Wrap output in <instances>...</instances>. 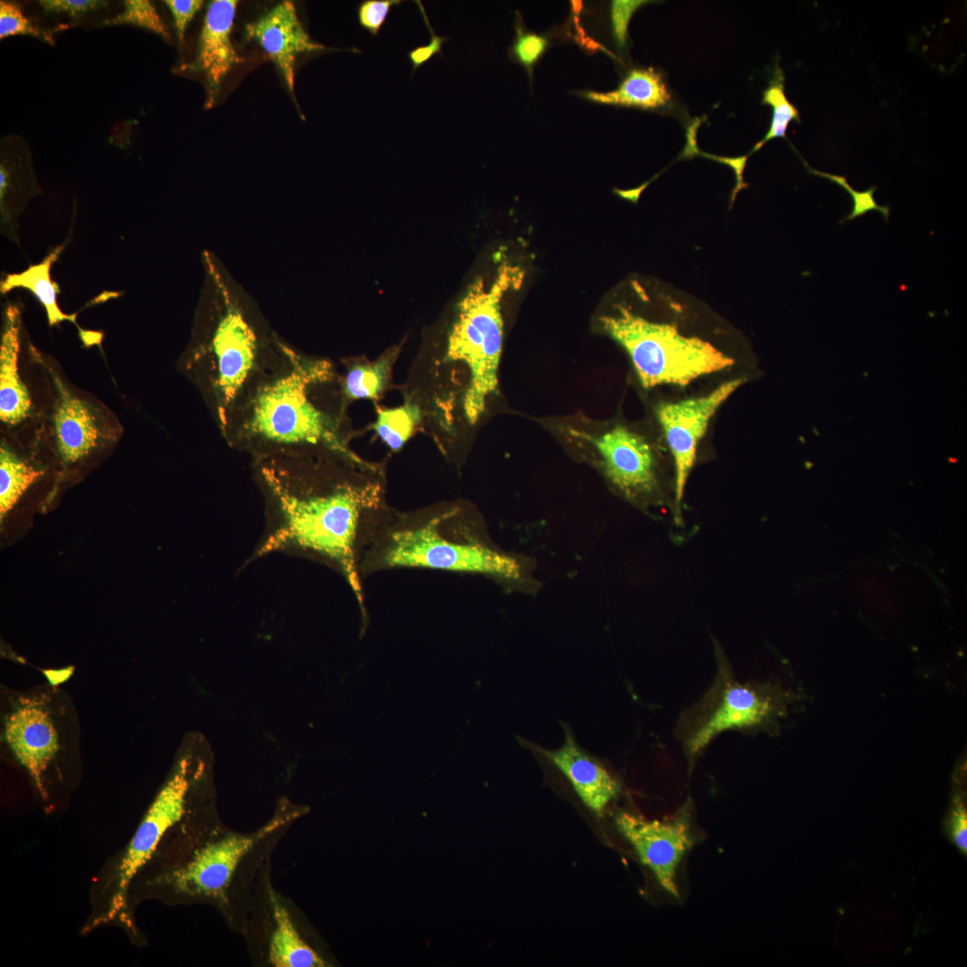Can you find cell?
Wrapping results in <instances>:
<instances>
[{
	"label": "cell",
	"mask_w": 967,
	"mask_h": 967,
	"mask_svg": "<svg viewBox=\"0 0 967 967\" xmlns=\"http://www.w3.org/2000/svg\"><path fill=\"white\" fill-rule=\"evenodd\" d=\"M355 455L320 452L252 461L266 526L248 562L272 552L303 555L338 571L353 590L364 633L368 614L357 567L360 534L381 505L379 483L364 479Z\"/></svg>",
	"instance_id": "obj_1"
},
{
	"label": "cell",
	"mask_w": 967,
	"mask_h": 967,
	"mask_svg": "<svg viewBox=\"0 0 967 967\" xmlns=\"http://www.w3.org/2000/svg\"><path fill=\"white\" fill-rule=\"evenodd\" d=\"M306 806L280 799L257 828L225 825L210 805L183 820L162 839L133 880L128 909L146 902L168 906L203 905L217 911L230 931L243 936L259 874Z\"/></svg>",
	"instance_id": "obj_2"
},
{
	"label": "cell",
	"mask_w": 967,
	"mask_h": 967,
	"mask_svg": "<svg viewBox=\"0 0 967 967\" xmlns=\"http://www.w3.org/2000/svg\"><path fill=\"white\" fill-rule=\"evenodd\" d=\"M338 380L329 361L280 337L277 355L251 383L222 438L252 461L326 451L354 455L341 428L342 411L320 402L321 391Z\"/></svg>",
	"instance_id": "obj_3"
},
{
	"label": "cell",
	"mask_w": 967,
	"mask_h": 967,
	"mask_svg": "<svg viewBox=\"0 0 967 967\" xmlns=\"http://www.w3.org/2000/svg\"><path fill=\"white\" fill-rule=\"evenodd\" d=\"M188 368L197 376L221 436L251 383L278 352L255 301L208 251Z\"/></svg>",
	"instance_id": "obj_4"
},
{
	"label": "cell",
	"mask_w": 967,
	"mask_h": 967,
	"mask_svg": "<svg viewBox=\"0 0 967 967\" xmlns=\"http://www.w3.org/2000/svg\"><path fill=\"white\" fill-rule=\"evenodd\" d=\"M215 804L212 771L193 749H184L125 844L109 856L93 877L89 911L81 936L105 928L121 930L138 948L148 945L146 934L128 909L129 889L162 839L189 816Z\"/></svg>",
	"instance_id": "obj_5"
},
{
	"label": "cell",
	"mask_w": 967,
	"mask_h": 967,
	"mask_svg": "<svg viewBox=\"0 0 967 967\" xmlns=\"http://www.w3.org/2000/svg\"><path fill=\"white\" fill-rule=\"evenodd\" d=\"M454 507L411 513L374 509L359 538L357 566L364 577L378 571L420 568L517 579L518 561L462 533Z\"/></svg>",
	"instance_id": "obj_6"
},
{
	"label": "cell",
	"mask_w": 967,
	"mask_h": 967,
	"mask_svg": "<svg viewBox=\"0 0 967 967\" xmlns=\"http://www.w3.org/2000/svg\"><path fill=\"white\" fill-rule=\"evenodd\" d=\"M1 741L28 777L39 809L61 811L81 782L79 724L70 697L47 682L2 695Z\"/></svg>",
	"instance_id": "obj_7"
},
{
	"label": "cell",
	"mask_w": 967,
	"mask_h": 967,
	"mask_svg": "<svg viewBox=\"0 0 967 967\" xmlns=\"http://www.w3.org/2000/svg\"><path fill=\"white\" fill-rule=\"evenodd\" d=\"M523 276L522 269L504 262L490 286L477 278L458 303L448 337L446 360L462 362L468 367L470 378L463 408L470 424L478 421L487 398L497 389L503 335L501 302L509 289L521 285Z\"/></svg>",
	"instance_id": "obj_8"
},
{
	"label": "cell",
	"mask_w": 967,
	"mask_h": 967,
	"mask_svg": "<svg viewBox=\"0 0 967 967\" xmlns=\"http://www.w3.org/2000/svg\"><path fill=\"white\" fill-rule=\"evenodd\" d=\"M600 321L604 331L626 350L646 389L664 384L686 386L734 364L710 342L686 336L673 324L649 321L623 305Z\"/></svg>",
	"instance_id": "obj_9"
},
{
	"label": "cell",
	"mask_w": 967,
	"mask_h": 967,
	"mask_svg": "<svg viewBox=\"0 0 967 967\" xmlns=\"http://www.w3.org/2000/svg\"><path fill=\"white\" fill-rule=\"evenodd\" d=\"M716 663L711 687L682 713L675 731L689 769L722 732H753L775 725L790 700L791 696L774 684L738 680L717 646Z\"/></svg>",
	"instance_id": "obj_10"
},
{
	"label": "cell",
	"mask_w": 967,
	"mask_h": 967,
	"mask_svg": "<svg viewBox=\"0 0 967 967\" xmlns=\"http://www.w3.org/2000/svg\"><path fill=\"white\" fill-rule=\"evenodd\" d=\"M272 860L261 870L243 937L256 967L332 966L319 947L306 917L272 879Z\"/></svg>",
	"instance_id": "obj_11"
},
{
	"label": "cell",
	"mask_w": 967,
	"mask_h": 967,
	"mask_svg": "<svg viewBox=\"0 0 967 967\" xmlns=\"http://www.w3.org/2000/svg\"><path fill=\"white\" fill-rule=\"evenodd\" d=\"M690 800L675 815L663 820L620 811L615 817L620 834L631 845L638 859L669 894L680 898L677 883L679 867L697 842L692 826Z\"/></svg>",
	"instance_id": "obj_12"
},
{
	"label": "cell",
	"mask_w": 967,
	"mask_h": 967,
	"mask_svg": "<svg viewBox=\"0 0 967 967\" xmlns=\"http://www.w3.org/2000/svg\"><path fill=\"white\" fill-rule=\"evenodd\" d=\"M744 382L729 381L710 393L678 402L663 403L656 415L672 452L675 467V501L681 502L688 477L696 460L697 448L711 417Z\"/></svg>",
	"instance_id": "obj_13"
},
{
	"label": "cell",
	"mask_w": 967,
	"mask_h": 967,
	"mask_svg": "<svg viewBox=\"0 0 967 967\" xmlns=\"http://www.w3.org/2000/svg\"><path fill=\"white\" fill-rule=\"evenodd\" d=\"M609 480L628 496L651 494L657 486L655 457L638 432L615 425L594 441Z\"/></svg>",
	"instance_id": "obj_14"
},
{
	"label": "cell",
	"mask_w": 967,
	"mask_h": 967,
	"mask_svg": "<svg viewBox=\"0 0 967 967\" xmlns=\"http://www.w3.org/2000/svg\"><path fill=\"white\" fill-rule=\"evenodd\" d=\"M237 3L235 0H213L209 3L196 56L187 66L190 72L203 77L207 93L206 108L214 106L225 78L244 60L231 40Z\"/></svg>",
	"instance_id": "obj_15"
},
{
	"label": "cell",
	"mask_w": 967,
	"mask_h": 967,
	"mask_svg": "<svg viewBox=\"0 0 967 967\" xmlns=\"http://www.w3.org/2000/svg\"><path fill=\"white\" fill-rule=\"evenodd\" d=\"M244 34L248 40L256 41L270 56L293 96L296 57L325 48L309 37L291 1L279 3L247 23Z\"/></svg>",
	"instance_id": "obj_16"
},
{
	"label": "cell",
	"mask_w": 967,
	"mask_h": 967,
	"mask_svg": "<svg viewBox=\"0 0 967 967\" xmlns=\"http://www.w3.org/2000/svg\"><path fill=\"white\" fill-rule=\"evenodd\" d=\"M543 753L568 779L585 806L596 816L602 817L620 793L618 780L600 761L580 748L569 732L560 748L543 750Z\"/></svg>",
	"instance_id": "obj_17"
},
{
	"label": "cell",
	"mask_w": 967,
	"mask_h": 967,
	"mask_svg": "<svg viewBox=\"0 0 967 967\" xmlns=\"http://www.w3.org/2000/svg\"><path fill=\"white\" fill-rule=\"evenodd\" d=\"M57 401L54 413L56 445L62 460L70 464L86 457L98 447L101 432L90 405L70 392L54 376Z\"/></svg>",
	"instance_id": "obj_18"
},
{
	"label": "cell",
	"mask_w": 967,
	"mask_h": 967,
	"mask_svg": "<svg viewBox=\"0 0 967 967\" xmlns=\"http://www.w3.org/2000/svg\"><path fill=\"white\" fill-rule=\"evenodd\" d=\"M20 328L19 308L9 305L0 346V418L8 424L20 423L31 410L29 391L18 374Z\"/></svg>",
	"instance_id": "obj_19"
},
{
	"label": "cell",
	"mask_w": 967,
	"mask_h": 967,
	"mask_svg": "<svg viewBox=\"0 0 967 967\" xmlns=\"http://www.w3.org/2000/svg\"><path fill=\"white\" fill-rule=\"evenodd\" d=\"M579 95L603 105L658 110L670 105L672 96L660 72L653 67L635 68L624 77L619 87L612 91L584 90Z\"/></svg>",
	"instance_id": "obj_20"
},
{
	"label": "cell",
	"mask_w": 967,
	"mask_h": 967,
	"mask_svg": "<svg viewBox=\"0 0 967 967\" xmlns=\"http://www.w3.org/2000/svg\"><path fill=\"white\" fill-rule=\"evenodd\" d=\"M399 351L400 347L394 346L374 362L363 357L343 360L347 372L340 379V386L345 399H378L389 384Z\"/></svg>",
	"instance_id": "obj_21"
},
{
	"label": "cell",
	"mask_w": 967,
	"mask_h": 967,
	"mask_svg": "<svg viewBox=\"0 0 967 967\" xmlns=\"http://www.w3.org/2000/svg\"><path fill=\"white\" fill-rule=\"evenodd\" d=\"M61 251L62 247L58 246L39 263L30 265L21 272L6 275L0 285L2 294H6L17 287L30 291L44 307L49 325H56L64 321L76 322L74 314L67 315L58 307L56 294L59 289L50 277L51 266Z\"/></svg>",
	"instance_id": "obj_22"
},
{
	"label": "cell",
	"mask_w": 967,
	"mask_h": 967,
	"mask_svg": "<svg viewBox=\"0 0 967 967\" xmlns=\"http://www.w3.org/2000/svg\"><path fill=\"white\" fill-rule=\"evenodd\" d=\"M44 471L20 458L4 443L0 448V517L13 509L23 492Z\"/></svg>",
	"instance_id": "obj_23"
},
{
	"label": "cell",
	"mask_w": 967,
	"mask_h": 967,
	"mask_svg": "<svg viewBox=\"0 0 967 967\" xmlns=\"http://www.w3.org/2000/svg\"><path fill=\"white\" fill-rule=\"evenodd\" d=\"M422 411L411 400L393 408H378L373 430L392 451L399 450L421 422Z\"/></svg>",
	"instance_id": "obj_24"
},
{
	"label": "cell",
	"mask_w": 967,
	"mask_h": 967,
	"mask_svg": "<svg viewBox=\"0 0 967 967\" xmlns=\"http://www.w3.org/2000/svg\"><path fill=\"white\" fill-rule=\"evenodd\" d=\"M761 103L772 107V119L766 135L753 147L750 153L758 150L765 143L773 139H786V132L790 123L792 121L800 123L799 110L785 96L784 75L778 65V62L775 63L774 74L767 88L763 91Z\"/></svg>",
	"instance_id": "obj_25"
},
{
	"label": "cell",
	"mask_w": 967,
	"mask_h": 967,
	"mask_svg": "<svg viewBox=\"0 0 967 967\" xmlns=\"http://www.w3.org/2000/svg\"><path fill=\"white\" fill-rule=\"evenodd\" d=\"M124 9L113 18L101 22L103 26L135 25L169 39L170 33L158 15L155 6L148 0L124 1Z\"/></svg>",
	"instance_id": "obj_26"
},
{
	"label": "cell",
	"mask_w": 967,
	"mask_h": 967,
	"mask_svg": "<svg viewBox=\"0 0 967 967\" xmlns=\"http://www.w3.org/2000/svg\"><path fill=\"white\" fill-rule=\"evenodd\" d=\"M802 161L808 168L809 173L822 178L828 179L829 181L841 186L850 194L852 200V210L849 215H847L845 218L839 221L840 224L848 220H852L859 217H862L871 210L878 211L883 216L886 222L888 221L890 206L880 205L876 201L874 198V193L877 189V186H870L864 191H857L850 185L845 176L813 169L806 163L804 159H802Z\"/></svg>",
	"instance_id": "obj_27"
},
{
	"label": "cell",
	"mask_w": 967,
	"mask_h": 967,
	"mask_svg": "<svg viewBox=\"0 0 967 967\" xmlns=\"http://www.w3.org/2000/svg\"><path fill=\"white\" fill-rule=\"evenodd\" d=\"M515 29L516 36L509 49V56L532 75L534 66L549 47V39L544 35L525 30L518 19Z\"/></svg>",
	"instance_id": "obj_28"
},
{
	"label": "cell",
	"mask_w": 967,
	"mask_h": 967,
	"mask_svg": "<svg viewBox=\"0 0 967 967\" xmlns=\"http://www.w3.org/2000/svg\"><path fill=\"white\" fill-rule=\"evenodd\" d=\"M13 35H27L53 43L50 34L34 25L22 13L19 4L0 1V39Z\"/></svg>",
	"instance_id": "obj_29"
},
{
	"label": "cell",
	"mask_w": 967,
	"mask_h": 967,
	"mask_svg": "<svg viewBox=\"0 0 967 967\" xmlns=\"http://www.w3.org/2000/svg\"><path fill=\"white\" fill-rule=\"evenodd\" d=\"M651 3L646 0H614L611 4V23L614 41L620 49L625 47L628 25L634 13L642 5Z\"/></svg>",
	"instance_id": "obj_30"
},
{
	"label": "cell",
	"mask_w": 967,
	"mask_h": 967,
	"mask_svg": "<svg viewBox=\"0 0 967 967\" xmlns=\"http://www.w3.org/2000/svg\"><path fill=\"white\" fill-rule=\"evenodd\" d=\"M400 3L399 0H366L363 2L358 8L360 25L372 35H377L385 23L390 8L398 5Z\"/></svg>",
	"instance_id": "obj_31"
},
{
	"label": "cell",
	"mask_w": 967,
	"mask_h": 967,
	"mask_svg": "<svg viewBox=\"0 0 967 967\" xmlns=\"http://www.w3.org/2000/svg\"><path fill=\"white\" fill-rule=\"evenodd\" d=\"M39 4L47 13H64L72 17L79 18L90 12L106 6L107 2L99 0H41Z\"/></svg>",
	"instance_id": "obj_32"
},
{
	"label": "cell",
	"mask_w": 967,
	"mask_h": 967,
	"mask_svg": "<svg viewBox=\"0 0 967 967\" xmlns=\"http://www.w3.org/2000/svg\"><path fill=\"white\" fill-rule=\"evenodd\" d=\"M164 3L169 8L175 23L176 35L179 41L184 40L187 24L201 7V0H166Z\"/></svg>",
	"instance_id": "obj_33"
},
{
	"label": "cell",
	"mask_w": 967,
	"mask_h": 967,
	"mask_svg": "<svg viewBox=\"0 0 967 967\" xmlns=\"http://www.w3.org/2000/svg\"><path fill=\"white\" fill-rule=\"evenodd\" d=\"M947 828L951 840L960 850L965 851L967 849V817L962 800H956L952 807Z\"/></svg>",
	"instance_id": "obj_34"
},
{
	"label": "cell",
	"mask_w": 967,
	"mask_h": 967,
	"mask_svg": "<svg viewBox=\"0 0 967 967\" xmlns=\"http://www.w3.org/2000/svg\"><path fill=\"white\" fill-rule=\"evenodd\" d=\"M418 4L424 14V20L428 25V28L430 29L432 39L430 44L419 47L409 52L408 57L413 64V71H415L420 65L428 61L433 55L441 53L442 45L446 41L445 38L439 37L433 32L426 15L424 13L423 7L421 6L419 2Z\"/></svg>",
	"instance_id": "obj_35"
},
{
	"label": "cell",
	"mask_w": 967,
	"mask_h": 967,
	"mask_svg": "<svg viewBox=\"0 0 967 967\" xmlns=\"http://www.w3.org/2000/svg\"><path fill=\"white\" fill-rule=\"evenodd\" d=\"M74 667L67 666L60 669L42 670L47 682L53 687H59L61 683L67 681L73 674Z\"/></svg>",
	"instance_id": "obj_36"
}]
</instances>
